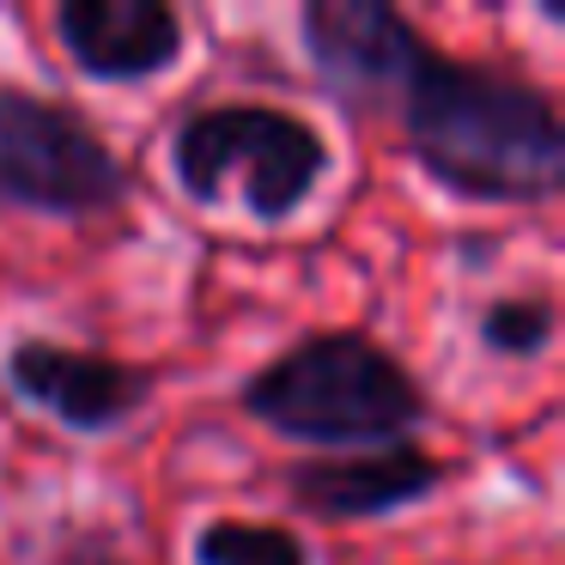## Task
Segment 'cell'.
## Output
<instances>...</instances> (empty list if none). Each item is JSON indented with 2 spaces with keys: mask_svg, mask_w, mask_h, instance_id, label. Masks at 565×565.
Here are the masks:
<instances>
[{
  "mask_svg": "<svg viewBox=\"0 0 565 565\" xmlns=\"http://www.w3.org/2000/svg\"><path fill=\"white\" fill-rule=\"evenodd\" d=\"M407 152L462 201H547L565 183V128L547 92L499 67L419 55L395 98Z\"/></svg>",
  "mask_w": 565,
  "mask_h": 565,
  "instance_id": "6da1fadb",
  "label": "cell"
},
{
  "mask_svg": "<svg viewBox=\"0 0 565 565\" xmlns=\"http://www.w3.org/2000/svg\"><path fill=\"white\" fill-rule=\"evenodd\" d=\"M244 407L280 438L317 444H395L426 419V390L395 353L359 329L305 334L292 353L262 365L244 383Z\"/></svg>",
  "mask_w": 565,
  "mask_h": 565,
  "instance_id": "7a4b0ae2",
  "label": "cell"
},
{
  "mask_svg": "<svg viewBox=\"0 0 565 565\" xmlns=\"http://www.w3.org/2000/svg\"><path fill=\"white\" fill-rule=\"evenodd\" d=\"M171 171L189 201L213 207L225 189L244 201L256 220L280 225L310 201V189L329 171V147L322 135L292 110H268V104H220V110H195L171 140Z\"/></svg>",
  "mask_w": 565,
  "mask_h": 565,
  "instance_id": "3957f363",
  "label": "cell"
},
{
  "mask_svg": "<svg viewBox=\"0 0 565 565\" xmlns=\"http://www.w3.org/2000/svg\"><path fill=\"white\" fill-rule=\"evenodd\" d=\"M128 171L79 110L31 92H0V201L31 213H104Z\"/></svg>",
  "mask_w": 565,
  "mask_h": 565,
  "instance_id": "277c9868",
  "label": "cell"
},
{
  "mask_svg": "<svg viewBox=\"0 0 565 565\" xmlns=\"http://www.w3.org/2000/svg\"><path fill=\"white\" fill-rule=\"evenodd\" d=\"M298 31H305L310 67L347 104H395L414 79L419 55L431 50L383 0H310Z\"/></svg>",
  "mask_w": 565,
  "mask_h": 565,
  "instance_id": "5b68a950",
  "label": "cell"
},
{
  "mask_svg": "<svg viewBox=\"0 0 565 565\" xmlns=\"http://www.w3.org/2000/svg\"><path fill=\"white\" fill-rule=\"evenodd\" d=\"M7 383H13L19 402L43 407L50 419H62L67 431H116L122 419H135L152 395V377L140 365L104 353H74V347H55L43 334L7 347Z\"/></svg>",
  "mask_w": 565,
  "mask_h": 565,
  "instance_id": "8992f818",
  "label": "cell"
},
{
  "mask_svg": "<svg viewBox=\"0 0 565 565\" xmlns=\"http://www.w3.org/2000/svg\"><path fill=\"white\" fill-rule=\"evenodd\" d=\"M450 468L431 450L395 438V444H365L353 456H310L292 475V499L322 523H365V516H390L402 504H419L426 492L444 487Z\"/></svg>",
  "mask_w": 565,
  "mask_h": 565,
  "instance_id": "52a82bcc",
  "label": "cell"
},
{
  "mask_svg": "<svg viewBox=\"0 0 565 565\" xmlns=\"http://www.w3.org/2000/svg\"><path fill=\"white\" fill-rule=\"evenodd\" d=\"M55 31L67 62L104 86H140L183 55V19L164 0H67Z\"/></svg>",
  "mask_w": 565,
  "mask_h": 565,
  "instance_id": "ba28073f",
  "label": "cell"
},
{
  "mask_svg": "<svg viewBox=\"0 0 565 565\" xmlns=\"http://www.w3.org/2000/svg\"><path fill=\"white\" fill-rule=\"evenodd\" d=\"M195 565H310V553H305V541L280 523L213 516L195 535Z\"/></svg>",
  "mask_w": 565,
  "mask_h": 565,
  "instance_id": "9c48e42d",
  "label": "cell"
},
{
  "mask_svg": "<svg viewBox=\"0 0 565 565\" xmlns=\"http://www.w3.org/2000/svg\"><path fill=\"white\" fill-rule=\"evenodd\" d=\"M480 341L504 359H535L553 341V305L547 298H499L480 317Z\"/></svg>",
  "mask_w": 565,
  "mask_h": 565,
  "instance_id": "30bf717a",
  "label": "cell"
},
{
  "mask_svg": "<svg viewBox=\"0 0 565 565\" xmlns=\"http://www.w3.org/2000/svg\"><path fill=\"white\" fill-rule=\"evenodd\" d=\"M98 565H116V559H98Z\"/></svg>",
  "mask_w": 565,
  "mask_h": 565,
  "instance_id": "8fae6325",
  "label": "cell"
}]
</instances>
